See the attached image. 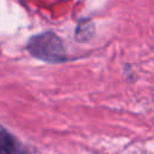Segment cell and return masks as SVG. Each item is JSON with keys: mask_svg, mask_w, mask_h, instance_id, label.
<instances>
[{"mask_svg": "<svg viewBox=\"0 0 154 154\" xmlns=\"http://www.w3.org/2000/svg\"><path fill=\"white\" fill-rule=\"evenodd\" d=\"M29 53L47 63H59L66 60V51L60 37L54 32H42L32 36L28 41Z\"/></svg>", "mask_w": 154, "mask_h": 154, "instance_id": "cell-1", "label": "cell"}, {"mask_svg": "<svg viewBox=\"0 0 154 154\" xmlns=\"http://www.w3.org/2000/svg\"><path fill=\"white\" fill-rule=\"evenodd\" d=\"M0 154H25L19 141L4 129H0Z\"/></svg>", "mask_w": 154, "mask_h": 154, "instance_id": "cell-2", "label": "cell"}, {"mask_svg": "<svg viewBox=\"0 0 154 154\" xmlns=\"http://www.w3.org/2000/svg\"><path fill=\"white\" fill-rule=\"evenodd\" d=\"M93 31H94V28L89 20L85 19L83 22H79L76 29V38H78L79 41H87L93 36Z\"/></svg>", "mask_w": 154, "mask_h": 154, "instance_id": "cell-3", "label": "cell"}]
</instances>
